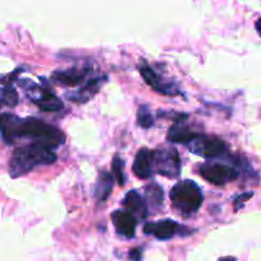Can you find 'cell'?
I'll return each instance as SVG.
<instances>
[{"instance_id": "obj_1", "label": "cell", "mask_w": 261, "mask_h": 261, "mask_svg": "<svg viewBox=\"0 0 261 261\" xmlns=\"http://www.w3.org/2000/svg\"><path fill=\"white\" fill-rule=\"evenodd\" d=\"M0 133L8 144H13L18 139H30L31 143L45 145L51 150L65 143V134L58 127L46 124L36 117H22L14 114L0 115Z\"/></svg>"}, {"instance_id": "obj_2", "label": "cell", "mask_w": 261, "mask_h": 261, "mask_svg": "<svg viewBox=\"0 0 261 261\" xmlns=\"http://www.w3.org/2000/svg\"><path fill=\"white\" fill-rule=\"evenodd\" d=\"M58 155L45 145L28 143L17 148L9 161V173L13 178L24 176L40 166L53 165Z\"/></svg>"}, {"instance_id": "obj_3", "label": "cell", "mask_w": 261, "mask_h": 261, "mask_svg": "<svg viewBox=\"0 0 261 261\" xmlns=\"http://www.w3.org/2000/svg\"><path fill=\"white\" fill-rule=\"evenodd\" d=\"M173 209L182 217H191L198 213L204 201L200 186L193 180H182L175 184L170 191Z\"/></svg>"}, {"instance_id": "obj_4", "label": "cell", "mask_w": 261, "mask_h": 261, "mask_svg": "<svg viewBox=\"0 0 261 261\" xmlns=\"http://www.w3.org/2000/svg\"><path fill=\"white\" fill-rule=\"evenodd\" d=\"M18 83L25 91L28 98L42 111L58 112L64 109V103L61 102V99L47 87L38 86L33 82L24 81V79H19Z\"/></svg>"}, {"instance_id": "obj_5", "label": "cell", "mask_w": 261, "mask_h": 261, "mask_svg": "<svg viewBox=\"0 0 261 261\" xmlns=\"http://www.w3.org/2000/svg\"><path fill=\"white\" fill-rule=\"evenodd\" d=\"M153 172L167 178H177L181 175V158L172 147L153 150Z\"/></svg>"}, {"instance_id": "obj_6", "label": "cell", "mask_w": 261, "mask_h": 261, "mask_svg": "<svg viewBox=\"0 0 261 261\" xmlns=\"http://www.w3.org/2000/svg\"><path fill=\"white\" fill-rule=\"evenodd\" d=\"M199 175L208 182L223 186L239 178L240 172L236 167L221 162H205L199 166Z\"/></svg>"}, {"instance_id": "obj_7", "label": "cell", "mask_w": 261, "mask_h": 261, "mask_svg": "<svg viewBox=\"0 0 261 261\" xmlns=\"http://www.w3.org/2000/svg\"><path fill=\"white\" fill-rule=\"evenodd\" d=\"M138 69H139V73L142 75V78L144 79L145 83L153 89V91L158 92L161 94H166V96H177L180 94V88H178L177 84L175 82H171L168 79H166L165 76H162L161 74H158L144 59L139 61L138 64Z\"/></svg>"}, {"instance_id": "obj_8", "label": "cell", "mask_w": 261, "mask_h": 261, "mask_svg": "<svg viewBox=\"0 0 261 261\" xmlns=\"http://www.w3.org/2000/svg\"><path fill=\"white\" fill-rule=\"evenodd\" d=\"M186 145L194 154L204 158H211V160L221 157L227 152L226 142L221 138L214 137V135L201 134L200 137Z\"/></svg>"}, {"instance_id": "obj_9", "label": "cell", "mask_w": 261, "mask_h": 261, "mask_svg": "<svg viewBox=\"0 0 261 261\" xmlns=\"http://www.w3.org/2000/svg\"><path fill=\"white\" fill-rule=\"evenodd\" d=\"M184 227L172 219H161L157 222H149L144 226V233L148 236H153L160 241H168L173 239L176 234L180 233Z\"/></svg>"}, {"instance_id": "obj_10", "label": "cell", "mask_w": 261, "mask_h": 261, "mask_svg": "<svg viewBox=\"0 0 261 261\" xmlns=\"http://www.w3.org/2000/svg\"><path fill=\"white\" fill-rule=\"evenodd\" d=\"M106 75L94 76V78L84 82L79 89L71 92V93H66V98H68L69 101L74 102V103H86V102H88L89 99H92L97 93H98L99 89L102 88V86L106 83Z\"/></svg>"}, {"instance_id": "obj_11", "label": "cell", "mask_w": 261, "mask_h": 261, "mask_svg": "<svg viewBox=\"0 0 261 261\" xmlns=\"http://www.w3.org/2000/svg\"><path fill=\"white\" fill-rule=\"evenodd\" d=\"M111 221L119 236L125 239H134L138 219L133 214L127 213L126 211H115L111 214Z\"/></svg>"}, {"instance_id": "obj_12", "label": "cell", "mask_w": 261, "mask_h": 261, "mask_svg": "<svg viewBox=\"0 0 261 261\" xmlns=\"http://www.w3.org/2000/svg\"><path fill=\"white\" fill-rule=\"evenodd\" d=\"M189 116L182 117V119L176 120L172 124V126L168 129L167 140L171 143H181V144H189L190 142L195 140L196 138L200 137L203 133L195 132L190 126L184 122V120L188 119Z\"/></svg>"}, {"instance_id": "obj_13", "label": "cell", "mask_w": 261, "mask_h": 261, "mask_svg": "<svg viewBox=\"0 0 261 261\" xmlns=\"http://www.w3.org/2000/svg\"><path fill=\"white\" fill-rule=\"evenodd\" d=\"M88 73V66H84V68H70L68 70H55L53 75H51V78L59 86L74 87L83 83Z\"/></svg>"}, {"instance_id": "obj_14", "label": "cell", "mask_w": 261, "mask_h": 261, "mask_svg": "<svg viewBox=\"0 0 261 261\" xmlns=\"http://www.w3.org/2000/svg\"><path fill=\"white\" fill-rule=\"evenodd\" d=\"M133 172L140 180H147L153 175V150L148 148L138 150L133 163Z\"/></svg>"}, {"instance_id": "obj_15", "label": "cell", "mask_w": 261, "mask_h": 261, "mask_svg": "<svg viewBox=\"0 0 261 261\" xmlns=\"http://www.w3.org/2000/svg\"><path fill=\"white\" fill-rule=\"evenodd\" d=\"M122 205L125 206L127 213L133 214L137 219L145 218L148 216V213H149V209H148L144 199H143V196L137 190L127 191L124 200H122Z\"/></svg>"}, {"instance_id": "obj_16", "label": "cell", "mask_w": 261, "mask_h": 261, "mask_svg": "<svg viewBox=\"0 0 261 261\" xmlns=\"http://www.w3.org/2000/svg\"><path fill=\"white\" fill-rule=\"evenodd\" d=\"M114 189V176L107 171L99 172L97 178L96 188H94V196L99 203H105L110 198Z\"/></svg>"}, {"instance_id": "obj_17", "label": "cell", "mask_w": 261, "mask_h": 261, "mask_svg": "<svg viewBox=\"0 0 261 261\" xmlns=\"http://www.w3.org/2000/svg\"><path fill=\"white\" fill-rule=\"evenodd\" d=\"M144 194L145 195L143 196V199H144L148 209L149 208L158 209L160 206L163 205V199H165V195H163V189L161 188L160 185H157L155 182L149 184L148 186H145Z\"/></svg>"}, {"instance_id": "obj_18", "label": "cell", "mask_w": 261, "mask_h": 261, "mask_svg": "<svg viewBox=\"0 0 261 261\" xmlns=\"http://www.w3.org/2000/svg\"><path fill=\"white\" fill-rule=\"evenodd\" d=\"M138 125L143 129H150L154 125V117H153L150 109L147 105H140L137 112Z\"/></svg>"}, {"instance_id": "obj_19", "label": "cell", "mask_w": 261, "mask_h": 261, "mask_svg": "<svg viewBox=\"0 0 261 261\" xmlns=\"http://www.w3.org/2000/svg\"><path fill=\"white\" fill-rule=\"evenodd\" d=\"M124 161L122 158L120 157L119 154H116L112 160V172H114L115 180L117 181L120 186H124L125 182H126V176H125V171H124Z\"/></svg>"}, {"instance_id": "obj_20", "label": "cell", "mask_w": 261, "mask_h": 261, "mask_svg": "<svg viewBox=\"0 0 261 261\" xmlns=\"http://www.w3.org/2000/svg\"><path fill=\"white\" fill-rule=\"evenodd\" d=\"M3 105H8L9 107H14L18 103V93L15 92L14 87L12 86V82L7 84L3 89L2 94H0Z\"/></svg>"}, {"instance_id": "obj_21", "label": "cell", "mask_w": 261, "mask_h": 261, "mask_svg": "<svg viewBox=\"0 0 261 261\" xmlns=\"http://www.w3.org/2000/svg\"><path fill=\"white\" fill-rule=\"evenodd\" d=\"M252 196H254V193L252 191H249V193H245V194H241V195L237 196L236 199H234V211H239L240 206H244V203L246 200H249V199H251Z\"/></svg>"}, {"instance_id": "obj_22", "label": "cell", "mask_w": 261, "mask_h": 261, "mask_svg": "<svg viewBox=\"0 0 261 261\" xmlns=\"http://www.w3.org/2000/svg\"><path fill=\"white\" fill-rule=\"evenodd\" d=\"M129 257L133 261L142 260V249H133L129 251Z\"/></svg>"}, {"instance_id": "obj_23", "label": "cell", "mask_w": 261, "mask_h": 261, "mask_svg": "<svg viewBox=\"0 0 261 261\" xmlns=\"http://www.w3.org/2000/svg\"><path fill=\"white\" fill-rule=\"evenodd\" d=\"M260 18H257V20H256V31H257V33H260Z\"/></svg>"}, {"instance_id": "obj_24", "label": "cell", "mask_w": 261, "mask_h": 261, "mask_svg": "<svg viewBox=\"0 0 261 261\" xmlns=\"http://www.w3.org/2000/svg\"><path fill=\"white\" fill-rule=\"evenodd\" d=\"M2 106H3V101H2V98H0V109H2Z\"/></svg>"}]
</instances>
